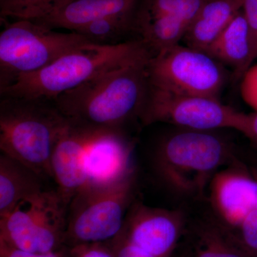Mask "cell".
Returning <instances> with one entry per match:
<instances>
[{"label":"cell","mask_w":257,"mask_h":257,"mask_svg":"<svg viewBox=\"0 0 257 257\" xmlns=\"http://www.w3.org/2000/svg\"><path fill=\"white\" fill-rule=\"evenodd\" d=\"M151 56L99 74L52 101L70 124L122 133L126 122L140 117L146 102L150 89L147 64Z\"/></svg>","instance_id":"6da1fadb"},{"label":"cell","mask_w":257,"mask_h":257,"mask_svg":"<svg viewBox=\"0 0 257 257\" xmlns=\"http://www.w3.org/2000/svg\"><path fill=\"white\" fill-rule=\"evenodd\" d=\"M152 55L141 40L117 44L88 42L38 72L18 77L0 89L1 96L53 100L99 74Z\"/></svg>","instance_id":"7a4b0ae2"},{"label":"cell","mask_w":257,"mask_h":257,"mask_svg":"<svg viewBox=\"0 0 257 257\" xmlns=\"http://www.w3.org/2000/svg\"><path fill=\"white\" fill-rule=\"evenodd\" d=\"M69 125L52 100L2 96L1 153L30 167L42 179H52V154Z\"/></svg>","instance_id":"3957f363"},{"label":"cell","mask_w":257,"mask_h":257,"mask_svg":"<svg viewBox=\"0 0 257 257\" xmlns=\"http://www.w3.org/2000/svg\"><path fill=\"white\" fill-rule=\"evenodd\" d=\"M231 154L229 145L212 131L185 130L162 139L155 150L159 175L171 189L198 194Z\"/></svg>","instance_id":"277c9868"},{"label":"cell","mask_w":257,"mask_h":257,"mask_svg":"<svg viewBox=\"0 0 257 257\" xmlns=\"http://www.w3.org/2000/svg\"><path fill=\"white\" fill-rule=\"evenodd\" d=\"M88 42L77 32H56L30 20L7 23L0 33V89L21 76L41 70Z\"/></svg>","instance_id":"5b68a950"},{"label":"cell","mask_w":257,"mask_h":257,"mask_svg":"<svg viewBox=\"0 0 257 257\" xmlns=\"http://www.w3.org/2000/svg\"><path fill=\"white\" fill-rule=\"evenodd\" d=\"M135 174L102 188H84L69 206L64 246L106 242L118 236L133 205Z\"/></svg>","instance_id":"8992f818"},{"label":"cell","mask_w":257,"mask_h":257,"mask_svg":"<svg viewBox=\"0 0 257 257\" xmlns=\"http://www.w3.org/2000/svg\"><path fill=\"white\" fill-rule=\"evenodd\" d=\"M69 204L56 190H42L0 216V241L30 252L64 247Z\"/></svg>","instance_id":"52a82bcc"},{"label":"cell","mask_w":257,"mask_h":257,"mask_svg":"<svg viewBox=\"0 0 257 257\" xmlns=\"http://www.w3.org/2000/svg\"><path fill=\"white\" fill-rule=\"evenodd\" d=\"M150 84L175 94L219 99L227 74L206 52L180 44L152 55L147 64Z\"/></svg>","instance_id":"ba28073f"},{"label":"cell","mask_w":257,"mask_h":257,"mask_svg":"<svg viewBox=\"0 0 257 257\" xmlns=\"http://www.w3.org/2000/svg\"><path fill=\"white\" fill-rule=\"evenodd\" d=\"M241 113L224 105L219 99L175 94L150 84L140 119L144 125L163 122L199 131L236 130Z\"/></svg>","instance_id":"9c48e42d"},{"label":"cell","mask_w":257,"mask_h":257,"mask_svg":"<svg viewBox=\"0 0 257 257\" xmlns=\"http://www.w3.org/2000/svg\"><path fill=\"white\" fill-rule=\"evenodd\" d=\"M180 214L173 211L134 204L120 234L155 257H170L182 230Z\"/></svg>","instance_id":"30bf717a"},{"label":"cell","mask_w":257,"mask_h":257,"mask_svg":"<svg viewBox=\"0 0 257 257\" xmlns=\"http://www.w3.org/2000/svg\"><path fill=\"white\" fill-rule=\"evenodd\" d=\"M84 166L86 184L83 189L114 185L135 174L133 148L122 133L100 132L87 145Z\"/></svg>","instance_id":"8fae6325"},{"label":"cell","mask_w":257,"mask_h":257,"mask_svg":"<svg viewBox=\"0 0 257 257\" xmlns=\"http://www.w3.org/2000/svg\"><path fill=\"white\" fill-rule=\"evenodd\" d=\"M99 133L100 131L69 123L56 145L51 160L52 179L57 184V192L69 206L76 194L85 186L84 154L87 145Z\"/></svg>","instance_id":"7c38bea8"},{"label":"cell","mask_w":257,"mask_h":257,"mask_svg":"<svg viewBox=\"0 0 257 257\" xmlns=\"http://www.w3.org/2000/svg\"><path fill=\"white\" fill-rule=\"evenodd\" d=\"M210 189L213 206L231 229H237L257 208V179L239 170L217 172L211 180Z\"/></svg>","instance_id":"4fadbf2b"},{"label":"cell","mask_w":257,"mask_h":257,"mask_svg":"<svg viewBox=\"0 0 257 257\" xmlns=\"http://www.w3.org/2000/svg\"><path fill=\"white\" fill-rule=\"evenodd\" d=\"M140 0H72L37 21L48 28L79 31L89 24L109 17L135 15Z\"/></svg>","instance_id":"5bb4252c"},{"label":"cell","mask_w":257,"mask_h":257,"mask_svg":"<svg viewBox=\"0 0 257 257\" xmlns=\"http://www.w3.org/2000/svg\"><path fill=\"white\" fill-rule=\"evenodd\" d=\"M206 53L233 68L235 79H241L253 63L251 32L242 10L211 44Z\"/></svg>","instance_id":"9a60e30c"},{"label":"cell","mask_w":257,"mask_h":257,"mask_svg":"<svg viewBox=\"0 0 257 257\" xmlns=\"http://www.w3.org/2000/svg\"><path fill=\"white\" fill-rule=\"evenodd\" d=\"M243 0H207L189 25L183 41L186 45L207 52L236 14Z\"/></svg>","instance_id":"2e32d148"},{"label":"cell","mask_w":257,"mask_h":257,"mask_svg":"<svg viewBox=\"0 0 257 257\" xmlns=\"http://www.w3.org/2000/svg\"><path fill=\"white\" fill-rule=\"evenodd\" d=\"M42 179L35 171L5 154L0 155V216L44 190Z\"/></svg>","instance_id":"e0dca14e"},{"label":"cell","mask_w":257,"mask_h":257,"mask_svg":"<svg viewBox=\"0 0 257 257\" xmlns=\"http://www.w3.org/2000/svg\"><path fill=\"white\" fill-rule=\"evenodd\" d=\"M189 25L176 15H168L135 25V32L147 48L155 54L179 45L183 40Z\"/></svg>","instance_id":"ac0fdd59"},{"label":"cell","mask_w":257,"mask_h":257,"mask_svg":"<svg viewBox=\"0 0 257 257\" xmlns=\"http://www.w3.org/2000/svg\"><path fill=\"white\" fill-rule=\"evenodd\" d=\"M207 0H140L135 13L136 24L168 15H176L189 26Z\"/></svg>","instance_id":"d6986e66"},{"label":"cell","mask_w":257,"mask_h":257,"mask_svg":"<svg viewBox=\"0 0 257 257\" xmlns=\"http://www.w3.org/2000/svg\"><path fill=\"white\" fill-rule=\"evenodd\" d=\"M72 0H0L1 20L37 22L46 18Z\"/></svg>","instance_id":"ffe728a7"},{"label":"cell","mask_w":257,"mask_h":257,"mask_svg":"<svg viewBox=\"0 0 257 257\" xmlns=\"http://www.w3.org/2000/svg\"><path fill=\"white\" fill-rule=\"evenodd\" d=\"M135 14L109 17L89 24L76 32L93 43L107 44L109 40L135 32Z\"/></svg>","instance_id":"44dd1931"},{"label":"cell","mask_w":257,"mask_h":257,"mask_svg":"<svg viewBox=\"0 0 257 257\" xmlns=\"http://www.w3.org/2000/svg\"><path fill=\"white\" fill-rule=\"evenodd\" d=\"M194 257H247L231 240L214 229L201 235Z\"/></svg>","instance_id":"7402d4cb"},{"label":"cell","mask_w":257,"mask_h":257,"mask_svg":"<svg viewBox=\"0 0 257 257\" xmlns=\"http://www.w3.org/2000/svg\"><path fill=\"white\" fill-rule=\"evenodd\" d=\"M63 257H115L111 241L64 246Z\"/></svg>","instance_id":"603a6c76"},{"label":"cell","mask_w":257,"mask_h":257,"mask_svg":"<svg viewBox=\"0 0 257 257\" xmlns=\"http://www.w3.org/2000/svg\"><path fill=\"white\" fill-rule=\"evenodd\" d=\"M241 79L240 88L243 100L257 111V64L251 66Z\"/></svg>","instance_id":"cb8c5ba5"},{"label":"cell","mask_w":257,"mask_h":257,"mask_svg":"<svg viewBox=\"0 0 257 257\" xmlns=\"http://www.w3.org/2000/svg\"><path fill=\"white\" fill-rule=\"evenodd\" d=\"M237 230L243 245L257 252V208L246 216Z\"/></svg>","instance_id":"d4e9b609"},{"label":"cell","mask_w":257,"mask_h":257,"mask_svg":"<svg viewBox=\"0 0 257 257\" xmlns=\"http://www.w3.org/2000/svg\"><path fill=\"white\" fill-rule=\"evenodd\" d=\"M110 241L115 257H155L130 242L120 234Z\"/></svg>","instance_id":"484cf974"},{"label":"cell","mask_w":257,"mask_h":257,"mask_svg":"<svg viewBox=\"0 0 257 257\" xmlns=\"http://www.w3.org/2000/svg\"><path fill=\"white\" fill-rule=\"evenodd\" d=\"M242 11L251 32L253 62L257 58V0H243Z\"/></svg>","instance_id":"4316f807"},{"label":"cell","mask_w":257,"mask_h":257,"mask_svg":"<svg viewBox=\"0 0 257 257\" xmlns=\"http://www.w3.org/2000/svg\"><path fill=\"white\" fill-rule=\"evenodd\" d=\"M0 257H63V249L47 253L30 252L13 247L0 241Z\"/></svg>","instance_id":"83f0119b"},{"label":"cell","mask_w":257,"mask_h":257,"mask_svg":"<svg viewBox=\"0 0 257 257\" xmlns=\"http://www.w3.org/2000/svg\"><path fill=\"white\" fill-rule=\"evenodd\" d=\"M236 131L257 142V111L251 114L241 112Z\"/></svg>","instance_id":"f1b7e54d"}]
</instances>
